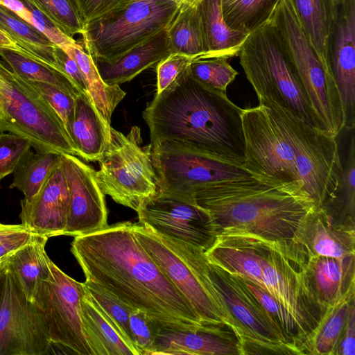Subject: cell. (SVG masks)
<instances>
[{
	"mask_svg": "<svg viewBox=\"0 0 355 355\" xmlns=\"http://www.w3.org/2000/svg\"><path fill=\"white\" fill-rule=\"evenodd\" d=\"M238 55L258 98L272 99L318 129L292 59L270 20L249 34Z\"/></svg>",
	"mask_w": 355,
	"mask_h": 355,
	"instance_id": "277c9868",
	"label": "cell"
},
{
	"mask_svg": "<svg viewBox=\"0 0 355 355\" xmlns=\"http://www.w3.org/2000/svg\"><path fill=\"white\" fill-rule=\"evenodd\" d=\"M197 6L206 50L200 58L229 59L238 55L250 33L227 26L223 17L221 0H200Z\"/></svg>",
	"mask_w": 355,
	"mask_h": 355,
	"instance_id": "83f0119b",
	"label": "cell"
},
{
	"mask_svg": "<svg viewBox=\"0 0 355 355\" xmlns=\"http://www.w3.org/2000/svg\"><path fill=\"white\" fill-rule=\"evenodd\" d=\"M171 53L165 29L115 60L107 62L94 59V61L105 84L119 85L131 80Z\"/></svg>",
	"mask_w": 355,
	"mask_h": 355,
	"instance_id": "484cf974",
	"label": "cell"
},
{
	"mask_svg": "<svg viewBox=\"0 0 355 355\" xmlns=\"http://www.w3.org/2000/svg\"><path fill=\"white\" fill-rule=\"evenodd\" d=\"M170 1L177 3L178 4H182V3H184L185 0H170Z\"/></svg>",
	"mask_w": 355,
	"mask_h": 355,
	"instance_id": "11a10c76",
	"label": "cell"
},
{
	"mask_svg": "<svg viewBox=\"0 0 355 355\" xmlns=\"http://www.w3.org/2000/svg\"><path fill=\"white\" fill-rule=\"evenodd\" d=\"M157 190L195 198V191L218 180L251 175L241 166L159 140L150 144Z\"/></svg>",
	"mask_w": 355,
	"mask_h": 355,
	"instance_id": "5bb4252c",
	"label": "cell"
},
{
	"mask_svg": "<svg viewBox=\"0 0 355 355\" xmlns=\"http://www.w3.org/2000/svg\"><path fill=\"white\" fill-rule=\"evenodd\" d=\"M0 26L18 46L20 54L63 74L58 60L59 47L1 3Z\"/></svg>",
	"mask_w": 355,
	"mask_h": 355,
	"instance_id": "f1b7e54d",
	"label": "cell"
},
{
	"mask_svg": "<svg viewBox=\"0 0 355 355\" xmlns=\"http://www.w3.org/2000/svg\"><path fill=\"white\" fill-rule=\"evenodd\" d=\"M0 3L12 11L26 22L32 25V13L21 0H1Z\"/></svg>",
	"mask_w": 355,
	"mask_h": 355,
	"instance_id": "816d5d0a",
	"label": "cell"
},
{
	"mask_svg": "<svg viewBox=\"0 0 355 355\" xmlns=\"http://www.w3.org/2000/svg\"><path fill=\"white\" fill-rule=\"evenodd\" d=\"M306 259L307 254L293 241L270 242L262 267L263 288L295 318L304 343L325 311L313 300L306 286L304 273Z\"/></svg>",
	"mask_w": 355,
	"mask_h": 355,
	"instance_id": "4fadbf2b",
	"label": "cell"
},
{
	"mask_svg": "<svg viewBox=\"0 0 355 355\" xmlns=\"http://www.w3.org/2000/svg\"><path fill=\"white\" fill-rule=\"evenodd\" d=\"M182 4L170 0H134L88 24L83 33L93 59L111 62L166 29Z\"/></svg>",
	"mask_w": 355,
	"mask_h": 355,
	"instance_id": "30bf717a",
	"label": "cell"
},
{
	"mask_svg": "<svg viewBox=\"0 0 355 355\" xmlns=\"http://www.w3.org/2000/svg\"><path fill=\"white\" fill-rule=\"evenodd\" d=\"M139 223L155 232L207 251L216 231L209 212L195 198L162 192L145 200L137 211Z\"/></svg>",
	"mask_w": 355,
	"mask_h": 355,
	"instance_id": "2e32d148",
	"label": "cell"
},
{
	"mask_svg": "<svg viewBox=\"0 0 355 355\" xmlns=\"http://www.w3.org/2000/svg\"><path fill=\"white\" fill-rule=\"evenodd\" d=\"M49 266V276L37 286L33 302L44 322L51 345L77 354L93 355L82 320L83 283L67 275L50 259Z\"/></svg>",
	"mask_w": 355,
	"mask_h": 355,
	"instance_id": "7c38bea8",
	"label": "cell"
},
{
	"mask_svg": "<svg viewBox=\"0 0 355 355\" xmlns=\"http://www.w3.org/2000/svg\"><path fill=\"white\" fill-rule=\"evenodd\" d=\"M258 100L282 124L305 193L315 207H325L335 198L343 178L336 138L308 125L272 99L261 97Z\"/></svg>",
	"mask_w": 355,
	"mask_h": 355,
	"instance_id": "52a82bcc",
	"label": "cell"
},
{
	"mask_svg": "<svg viewBox=\"0 0 355 355\" xmlns=\"http://www.w3.org/2000/svg\"><path fill=\"white\" fill-rule=\"evenodd\" d=\"M2 263H0V267L1 266Z\"/></svg>",
	"mask_w": 355,
	"mask_h": 355,
	"instance_id": "680465c9",
	"label": "cell"
},
{
	"mask_svg": "<svg viewBox=\"0 0 355 355\" xmlns=\"http://www.w3.org/2000/svg\"><path fill=\"white\" fill-rule=\"evenodd\" d=\"M240 277L276 324L286 342L302 354L301 349L304 340L295 318L266 289L253 282Z\"/></svg>",
	"mask_w": 355,
	"mask_h": 355,
	"instance_id": "f35d334b",
	"label": "cell"
},
{
	"mask_svg": "<svg viewBox=\"0 0 355 355\" xmlns=\"http://www.w3.org/2000/svg\"><path fill=\"white\" fill-rule=\"evenodd\" d=\"M347 0H336L338 6L342 5Z\"/></svg>",
	"mask_w": 355,
	"mask_h": 355,
	"instance_id": "9f6ffc18",
	"label": "cell"
},
{
	"mask_svg": "<svg viewBox=\"0 0 355 355\" xmlns=\"http://www.w3.org/2000/svg\"><path fill=\"white\" fill-rule=\"evenodd\" d=\"M331 47L334 78L339 91L343 114L344 128L355 126V0L342 4Z\"/></svg>",
	"mask_w": 355,
	"mask_h": 355,
	"instance_id": "ffe728a7",
	"label": "cell"
},
{
	"mask_svg": "<svg viewBox=\"0 0 355 355\" xmlns=\"http://www.w3.org/2000/svg\"><path fill=\"white\" fill-rule=\"evenodd\" d=\"M83 285L85 291L112 320L123 335L134 344L130 329L129 318L130 313L135 309L121 302L92 282L85 281L83 282Z\"/></svg>",
	"mask_w": 355,
	"mask_h": 355,
	"instance_id": "60d3db41",
	"label": "cell"
},
{
	"mask_svg": "<svg viewBox=\"0 0 355 355\" xmlns=\"http://www.w3.org/2000/svg\"><path fill=\"white\" fill-rule=\"evenodd\" d=\"M304 273L311 297L324 310L355 295V255L340 258L308 256Z\"/></svg>",
	"mask_w": 355,
	"mask_h": 355,
	"instance_id": "44dd1931",
	"label": "cell"
},
{
	"mask_svg": "<svg viewBox=\"0 0 355 355\" xmlns=\"http://www.w3.org/2000/svg\"><path fill=\"white\" fill-rule=\"evenodd\" d=\"M30 143L16 135L0 132V178L12 173L17 166L31 150Z\"/></svg>",
	"mask_w": 355,
	"mask_h": 355,
	"instance_id": "7bdbcfd3",
	"label": "cell"
},
{
	"mask_svg": "<svg viewBox=\"0 0 355 355\" xmlns=\"http://www.w3.org/2000/svg\"><path fill=\"white\" fill-rule=\"evenodd\" d=\"M140 129L133 126L128 135L110 128V140L98 161L95 172L104 195L116 203L137 211L157 191L150 144L141 147Z\"/></svg>",
	"mask_w": 355,
	"mask_h": 355,
	"instance_id": "8fae6325",
	"label": "cell"
},
{
	"mask_svg": "<svg viewBox=\"0 0 355 355\" xmlns=\"http://www.w3.org/2000/svg\"><path fill=\"white\" fill-rule=\"evenodd\" d=\"M43 14L55 27L74 39L85 24L79 0H21Z\"/></svg>",
	"mask_w": 355,
	"mask_h": 355,
	"instance_id": "74e56055",
	"label": "cell"
},
{
	"mask_svg": "<svg viewBox=\"0 0 355 355\" xmlns=\"http://www.w3.org/2000/svg\"><path fill=\"white\" fill-rule=\"evenodd\" d=\"M324 209L337 223L355 227V140L352 136L340 186L334 200Z\"/></svg>",
	"mask_w": 355,
	"mask_h": 355,
	"instance_id": "8d00e7d4",
	"label": "cell"
},
{
	"mask_svg": "<svg viewBox=\"0 0 355 355\" xmlns=\"http://www.w3.org/2000/svg\"><path fill=\"white\" fill-rule=\"evenodd\" d=\"M166 34L172 53H182L193 59L200 58L205 54L197 3H182L178 13L166 28Z\"/></svg>",
	"mask_w": 355,
	"mask_h": 355,
	"instance_id": "d6a6232c",
	"label": "cell"
},
{
	"mask_svg": "<svg viewBox=\"0 0 355 355\" xmlns=\"http://www.w3.org/2000/svg\"><path fill=\"white\" fill-rule=\"evenodd\" d=\"M30 83L49 102L66 128L73 114L76 98L52 85L40 82Z\"/></svg>",
	"mask_w": 355,
	"mask_h": 355,
	"instance_id": "f6af8a7d",
	"label": "cell"
},
{
	"mask_svg": "<svg viewBox=\"0 0 355 355\" xmlns=\"http://www.w3.org/2000/svg\"><path fill=\"white\" fill-rule=\"evenodd\" d=\"M355 354V304L351 308L349 315L338 346L336 355Z\"/></svg>",
	"mask_w": 355,
	"mask_h": 355,
	"instance_id": "f907efd6",
	"label": "cell"
},
{
	"mask_svg": "<svg viewBox=\"0 0 355 355\" xmlns=\"http://www.w3.org/2000/svg\"><path fill=\"white\" fill-rule=\"evenodd\" d=\"M292 241L308 256L355 255V227L336 223L322 208L315 207L305 216Z\"/></svg>",
	"mask_w": 355,
	"mask_h": 355,
	"instance_id": "7402d4cb",
	"label": "cell"
},
{
	"mask_svg": "<svg viewBox=\"0 0 355 355\" xmlns=\"http://www.w3.org/2000/svg\"><path fill=\"white\" fill-rule=\"evenodd\" d=\"M1 179L0 178V182H1Z\"/></svg>",
	"mask_w": 355,
	"mask_h": 355,
	"instance_id": "91938a15",
	"label": "cell"
},
{
	"mask_svg": "<svg viewBox=\"0 0 355 355\" xmlns=\"http://www.w3.org/2000/svg\"><path fill=\"white\" fill-rule=\"evenodd\" d=\"M0 279V355H44L51 343L34 303L2 263Z\"/></svg>",
	"mask_w": 355,
	"mask_h": 355,
	"instance_id": "9a60e30c",
	"label": "cell"
},
{
	"mask_svg": "<svg viewBox=\"0 0 355 355\" xmlns=\"http://www.w3.org/2000/svg\"><path fill=\"white\" fill-rule=\"evenodd\" d=\"M108 125L96 110L88 94L79 93L73 114L66 125L78 153L85 161H98L110 140Z\"/></svg>",
	"mask_w": 355,
	"mask_h": 355,
	"instance_id": "cb8c5ba5",
	"label": "cell"
},
{
	"mask_svg": "<svg viewBox=\"0 0 355 355\" xmlns=\"http://www.w3.org/2000/svg\"><path fill=\"white\" fill-rule=\"evenodd\" d=\"M81 313L85 335L93 355H141L85 289Z\"/></svg>",
	"mask_w": 355,
	"mask_h": 355,
	"instance_id": "4316f807",
	"label": "cell"
},
{
	"mask_svg": "<svg viewBox=\"0 0 355 355\" xmlns=\"http://www.w3.org/2000/svg\"><path fill=\"white\" fill-rule=\"evenodd\" d=\"M129 325L132 341L141 355H150L161 327L137 309L130 313Z\"/></svg>",
	"mask_w": 355,
	"mask_h": 355,
	"instance_id": "b9f144b4",
	"label": "cell"
},
{
	"mask_svg": "<svg viewBox=\"0 0 355 355\" xmlns=\"http://www.w3.org/2000/svg\"><path fill=\"white\" fill-rule=\"evenodd\" d=\"M132 230L138 241L189 301L203 324L227 326L232 330L208 290L207 259L204 250L162 235L140 223H132Z\"/></svg>",
	"mask_w": 355,
	"mask_h": 355,
	"instance_id": "ba28073f",
	"label": "cell"
},
{
	"mask_svg": "<svg viewBox=\"0 0 355 355\" xmlns=\"http://www.w3.org/2000/svg\"><path fill=\"white\" fill-rule=\"evenodd\" d=\"M200 0H185L184 2L189 4H195L198 3Z\"/></svg>",
	"mask_w": 355,
	"mask_h": 355,
	"instance_id": "db71d44e",
	"label": "cell"
},
{
	"mask_svg": "<svg viewBox=\"0 0 355 355\" xmlns=\"http://www.w3.org/2000/svg\"><path fill=\"white\" fill-rule=\"evenodd\" d=\"M60 159L61 154L33 153L30 150L12 173L13 180L10 188L19 189L23 193L24 199L31 198L39 191Z\"/></svg>",
	"mask_w": 355,
	"mask_h": 355,
	"instance_id": "836d02e7",
	"label": "cell"
},
{
	"mask_svg": "<svg viewBox=\"0 0 355 355\" xmlns=\"http://www.w3.org/2000/svg\"><path fill=\"white\" fill-rule=\"evenodd\" d=\"M242 112L226 92L200 83L187 67L147 103L142 116L149 128L150 144L166 141L241 167Z\"/></svg>",
	"mask_w": 355,
	"mask_h": 355,
	"instance_id": "7a4b0ae2",
	"label": "cell"
},
{
	"mask_svg": "<svg viewBox=\"0 0 355 355\" xmlns=\"http://www.w3.org/2000/svg\"><path fill=\"white\" fill-rule=\"evenodd\" d=\"M20 205L21 224L33 233L48 239L64 235L69 192L61 159L39 191L30 199L21 200Z\"/></svg>",
	"mask_w": 355,
	"mask_h": 355,
	"instance_id": "d6986e66",
	"label": "cell"
},
{
	"mask_svg": "<svg viewBox=\"0 0 355 355\" xmlns=\"http://www.w3.org/2000/svg\"><path fill=\"white\" fill-rule=\"evenodd\" d=\"M0 48L8 49L15 51L19 53V49L18 46L13 42L11 39L7 35L6 32L0 26Z\"/></svg>",
	"mask_w": 355,
	"mask_h": 355,
	"instance_id": "f5cc1de1",
	"label": "cell"
},
{
	"mask_svg": "<svg viewBox=\"0 0 355 355\" xmlns=\"http://www.w3.org/2000/svg\"><path fill=\"white\" fill-rule=\"evenodd\" d=\"M227 60L225 58L193 59L188 70L190 75L200 83L226 92L227 86L238 75Z\"/></svg>",
	"mask_w": 355,
	"mask_h": 355,
	"instance_id": "ab89813d",
	"label": "cell"
},
{
	"mask_svg": "<svg viewBox=\"0 0 355 355\" xmlns=\"http://www.w3.org/2000/svg\"><path fill=\"white\" fill-rule=\"evenodd\" d=\"M58 60L63 74L71 81L78 91L88 94L84 76L76 61L60 48L58 49Z\"/></svg>",
	"mask_w": 355,
	"mask_h": 355,
	"instance_id": "681fc988",
	"label": "cell"
},
{
	"mask_svg": "<svg viewBox=\"0 0 355 355\" xmlns=\"http://www.w3.org/2000/svg\"><path fill=\"white\" fill-rule=\"evenodd\" d=\"M77 62L86 83L87 93L105 122L110 125L111 116L118 104L125 96L119 85H108L101 78L89 53L77 42L62 49Z\"/></svg>",
	"mask_w": 355,
	"mask_h": 355,
	"instance_id": "4dcf8cb0",
	"label": "cell"
},
{
	"mask_svg": "<svg viewBox=\"0 0 355 355\" xmlns=\"http://www.w3.org/2000/svg\"><path fill=\"white\" fill-rule=\"evenodd\" d=\"M241 355L240 343L227 326L182 331L160 328L150 355Z\"/></svg>",
	"mask_w": 355,
	"mask_h": 355,
	"instance_id": "603a6c76",
	"label": "cell"
},
{
	"mask_svg": "<svg viewBox=\"0 0 355 355\" xmlns=\"http://www.w3.org/2000/svg\"><path fill=\"white\" fill-rule=\"evenodd\" d=\"M0 132L24 138L37 153L78 157L61 118L49 102L1 60Z\"/></svg>",
	"mask_w": 355,
	"mask_h": 355,
	"instance_id": "5b68a950",
	"label": "cell"
},
{
	"mask_svg": "<svg viewBox=\"0 0 355 355\" xmlns=\"http://www.w3.org/2000/svg\"><path fill=\"white\" fill-rule=\"evenodd\" d=\"M270 20L287 48L318 129L336 138L345 123L339 91L326 73L290 1L279 0Z\"/></svg>",
	"mask_w": 355,
	"mask_h": 355,
	"instance_id": "8992f818",
	"label": "cell"
},
{
	"mask_svg": "<svg viewBox=\"0 0 355 355\" xmlns=\"http://www.w3.org/2000/svg\"><path fill=\"white\" fill-rule=\"evenodd\" d=\"M289 1L326 73L335 81L331 40L338 19V4L336 0Z\"/></svg>",
	"mask_w": 355,
	"mask_h": 355,
	"instance_id": "d4e9b609",
	"label": "cell"
},
{
	"mask_svg": "<svg viewBox=\"0 0 355 355\" xmlns=\"http://www.w3.org/2000/svg\"><path fill=\"white\" fill-rule=\"evenodd\" d=\"M241 121L244 138L241 168L262 183L309 197L286 131L272 110L259 103L256 107L243 109Z\"/></svg>",
	"mask_w": 355,
	"mask_h": 355,
	"instance_id": "9c48e42d",
	"label": "cell"
},
{
	"mask_svg": "<svg viewBox=\"0 0 355 355\" xmlns=\"http://www.w3.org/2000/svg\"><path fill=\"white\" fill-rule=\"evenodd\" d=\"M32 13V26L42 33L53 44L60 49L78 42L55 27L43 14L32 6L24 3Z\"/></svg>",
	"mask_w": 355,
	"mask_h": 355,
	"instance_id": "c3c4849f",
	"label": "cell"
},
{
	"mask_svg": "<svg viewBox=\"0 0 355 355\" xmlns=\"http://www.w3.org/2000/svg\"><path fill=\"white\" fill-rule=\"evenodd\" d=\"M71 252L85 281L144 311L161 328L193 331L209 327L138 241L132 223L74 236Z\"/></svg>",
	"mask_w": 355,
	"mask_h": 355,
	"instance_id": "6da1fadb",
	"label": "cell"
},
{
	"mask_svg": "<svg viewBox=\"0 0 355 355\" xmlns=\"http://www.w3.org/2000/svg\"><path fill=\"white\" fill-rule=\"evenodd\" d=\"M209 212L216 233L232 229L270 242L288 243L305 216L315 206L309 197L267 185L251 175L209 183L194 193Z\"/></svg>",
	"mask_w": 355,
	"mask_h": 355,
	"instance_id": "3957f363",
	"label": "cell"
},
{
	"mask_svg": "<svg viewBox=\"0 0 355 355\" xmlns=\"http://www.w3.org/2000/svg\"><path fill=\"white\" fill-rule=\"evenodd\" d=\"M270 241L251 233L223 230L216 233L212 245L205 252L211 263L228 272L262 285V267Z\"/></svg>",
	"mask_w": 355,
	"mask_h": 355,
	"instance_id": "ac0fdd59",
	"label": "cell"
},
{
	"mask_svg": "<svg viewBox=\"0 0 355 355\" xmlns=\"http://www.w3.org/2000/svg\"><path fill=\"white\" fill-rule=\"evenodd\" d=\"M279 0H221L223 19L236 31L250 33L267 21Z\"/></svg>",
	"mask_w": 355,
	"mask_h": 355,
	"instance_id": "e575fe53",
	"label": "cell"
},
{
	"mask_svg": "<svg viewBox=\"0 0 355 355\" xmlns=\"http://www.w3.org/2000/svg\"><path fill=\"white\" fill-rule=\"evenodd\" d=\"M134 0H79L85 27L116 10L129 5Z\"/></svg>",
	"mask_w": 355,
	"mask_h": 355,
	"instance_id": "7dc6e473",
	"label": "cell"
},
{
	"mask_svg": "<svg viewBox=\"0 0 355 355\" xmlns=\"http://www.w3.org/2000/svg\"><path fill=\"white\" fill-rule=\"evenodd\" d=\"M193 59L187 55L173 53L160 60L156 67V94H159L171 85L189 65Z\"/></svg>",
	"mask_w": 355,
	"mask_h": 355,
	"instance_id": "bcb514c9",
	"label": "cell"
},
{
	"mask_svg": "<svg viewBox=\"0 0 355 355\" xmlns=\"http://www.w3.org/2000/svg\"><path fill=\"white\" fill-rule=\"evenodd\" d=\"M47 240V237L36 234L3 262L31 302L40 282L49 276L50 258L45 250Z\"/></svg>",
	"mask_w": 355,
	"mask_h": 355,
	"instance_id": "f546056e",
	"label": "cell"
},
{
	"mask_svg": "<svg viewBox=\"0 0 355 355\" xmlns=\"http://www.w3.org/2000/svg\"><path fill=\"white\" fill-rule=\"evenodd\" d=\"M0 268H1V267H0ZM0 279H1V270H0Z\"/></svg>",
	"mask_w": 355,
	"mask_h": 355,
	"instance_id": "6f0895ef",
	"label": "cell"
},
{
	"mask_svg": "<svg viewBox=\"0 0 355 355\" xmlns=\"http://www.w3.org/2000/svg\"><path fill=\"white\" fill-rule=\"evenodd\" d=\"M35 235L21 223L6 225L0 223V263L28 243Z\"/></svg>",
	"mask_w": 355,
	"mask_h": 355,
	"instance_id": "ee69618b",
	"label": "cell"
},
{
	"mask_svg": "<svg viewBox=\"0 0 355 355\" xmlns=\"http://www.w3.org/2000/svg\"><path fill=\"white\" fill-rule=\"evenodd\" d=\"M354 304L355 295H352L327 308L318 326L302 345V354L336 355L351 308Z\"/></svg>",
	"mask_w": 355,
	"mask_h": 355,
	"instance_id": "1f68e13d",
	"label": "cell"
},
{
	"mask_svg": "<svg viewBox=\"0 0 355 355\" xmlns=\"http://www.w3.org/2000/svg\"><path fill=\"white\" fill-rule=\"evenodd\" d=\"M61 166L69 192V209L64 235L76 236L107 226L105 195L95 171L76 156L61 154Z\"/></svg>",
	"mask_w": 355,
	"mask_h": 355,
	"instance_id": "e0dca14e",
	"label": "cell"
},
{
	"mask_svg": "<svg viewBox=\"0 0 355 355\" xmlns=\"http://www.w3.org/2000/svg\"><path fill=\"white\" fill-rule=\"evenodd\" d=\"M1 1V0H0V1Z\"/></svg>",
	"mask_w": 355,
	"mask_h": 355,
	"instance_id": "94428289",
	"label": "cell"
},
{
	"mask_svg": "<svg viewBox=\"0 0 355 355\" xmlns=\"http://www.w3.org/2000/svg\"><path fill=\"white\" fill-rule=\"evenodd\" d=\"M0 55L13 72L26 80L54 85L75 98L80 93L71 81L62 73L36 62L15 51L0 48Z\"/></svg>",
	"mask_w": 355,
	"mask_h": 355,
	"instance_id": "d590c367",
	"label": "cell"
}]
</instances>
